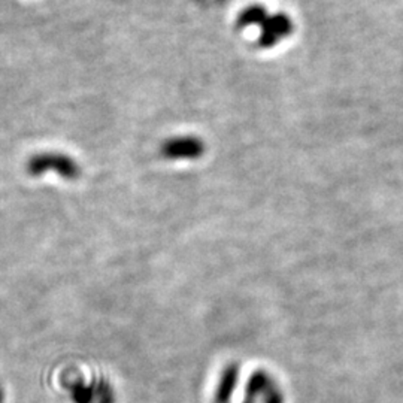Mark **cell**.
Wrapping results in <instances>:
<instances>
[{
    "mask_svg": "<svg viewBox=\"0 0 403 403\" xmlns=\"http://www.w3.org/2000/svg\"><path fill=\"white\" fill-rule=\"evenodd\" d=\"M0 403H5V394L2 389H0Z\"/></svg>",
    "mask_w": 403,
    "mask_h": 403,
    "instance_id": "8",
    "label": "cell"
},
{
    "mask_svg": "<svg viewBox=\"0 0 403 403\" xmlns=\"http://www.w3.org/2000/svg\"><path fill=\"white\" fill-rule=\"evenodd\" d=\"M260 397L263 403H282V394L271 376L265 371H256L247 384L245 400L242 403H254Z\"/></svg>",
    "mask_w": 403,
    "mask_h": 403,
    "instance_id": "2",
    "label": "cell"
},
{
    "mask_svg": "<svg viewBox=\"0 0 403 403\" xmlns=\"http://www.w3.org/2000/svg\"><path fill=\"white\" fill-rule=\"evenodd\" d=\"M161 154L170 160L197 158L203 154V142L194 136L172 138L163 143Z\"/></svg>",
    "mask_w": 403,
    "mask_h": 403,
    "instance_id": "3",
    "label": "cell"
},
{
    "mask_svg": "<svg viewBox=\"0 0 403 403\" xmlns=\"http://www.w3.org/2000/svg\"><path fill=\"white\" fill-rule=\"evenodd\" d=\"M266 11L262 6H249L247 8L244 12L239 15L238 25L239 27H245L251 24H262L266 20Z\"/></svg>",
    "mask_w": 403,
    "mask_h": 403,
    "instance_id": "7",
    "label": "cell"
},
{
    "mask_svg": "<svg viewBox=\"0 0 403 403\" xmlns=\"http://www.w3.org/2000/svg\"><path fill=\"white\" fill-rule=\"evenodd\" d=\"M265 27L262 32V38H260V43L263 47H271V45H275L280 38L285 36L290 32V21L289 18L278 14L272 18H266L265 20Z\"/></svg>",
    "mask_w": 403,
    "mask_h": 403,
    "instance_id": "6",
    "label": "cell"
},
{
    "mask_svg": "<svg viewBox=\"0 0 403 403\" xmlns=\"http://www.w3.org/2000/svg\"><path fill=\"white\" fill-rule=\"evenodd\" d=\"M70 397L75 403H114V391L107 382H76L70 390Z\"/></svg>",
    "mask_w": 403,
    "mask_h": 403,
    "instance_id": "4",
    "label": "cell"
},
{
    "mask_svg": "<svg viewBox=\"0 0 403 403\" xmlns=\"http://www.w3.org/2000/svg\"><path fill=\"white\" fill-rule=\"evenodd\" d=\"M238 380L239 366L236 363H229L220 375L217 390H215L214 394V403H230L233 391H235L238 385Z\"/></svg>",
    "mask_w": 403,
    "mask_h": 403,
    "instance_id": "5",
    "label": "cell"
},
{
    "mask_svg": "<svg viewBox=\"0 0 403 403\" xmlns=\"http://www.w3.org/2000/svg\"><path fill=\"white\" fill-rule=\"evenodd\" d=\"M50 170L66 179H75L79 175L78 165L74 160L63 154H54V152L34 156L27 163V172L32 176H39Z\"/></svg>",
    "mask_w": 403,
    "mask_h": 403,
    "instance_id": "1",
    "label": "cell"
}]
</instances>
